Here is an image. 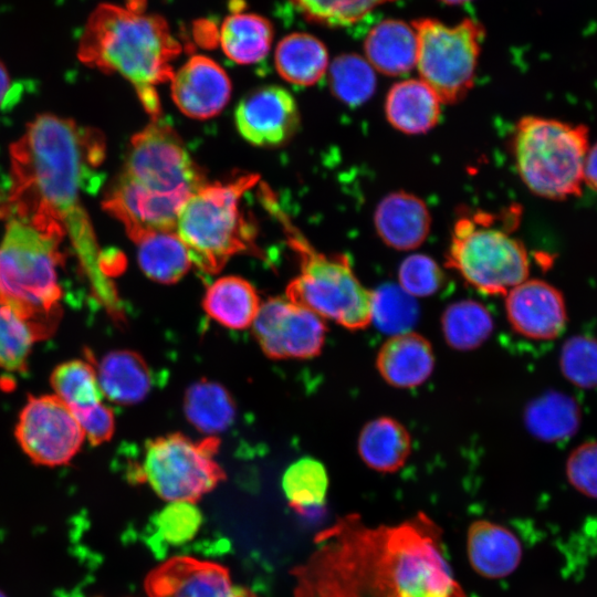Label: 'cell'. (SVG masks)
Instances as JSON below:
<instances>
[{"mask_svg": "<svg viewBox=\"0 0 597 597\" xmlns=\"http://www.w3.org/2000/svg\"><path fill=\"white\" fill-rule=\"evenodd\" d=\"M588 149V128L583 124L528 115L514 129L519 175L533 193L545 199L580 195Z\"/></svg>", "mask_w": 597, "mask_h": 597, "instance_id": "cell-8", "label": "cell"}, {"mask_svg": "<svg viewBox=\"0 0 597 597\" xmlns=\"http://www.w3.org/2000/svg\"><path fill=\"white\" fill-rule=\"evenodd\" d=\"M376 366L389 385L413 388L430 377L434 367V355L427 338L408 332L390 336L381 345Z\"/></svg>", "mask_w": 597, "mask_h": 597, "instance_id": "cell-20", "label": "cell"}, {"mask_svg": "<svg viewBox=\"0 0 597 597\" xmlns=\"http://www.w3.org/2000/svg\"><path fill=\"white\" fill-rule=\"evenodd\" d=\"M584 181L597 191V143L588 149L584 166Z\"/></svg>", "mask_w": 597, "mask_h": 597, "instance_id": "cell-43", "label": "cell"}, {"mask_svg": "<svg viewBox=\"0 0 597 597\" xmlns=\"http://www.w3.org/2000/svg\"><path fill=\"white\" fill-rule=\"evenodd\" d=\"M103 396L119 405L143 401L151 390L153 375L136 352L117 349L107 353L96 368Z\"/></svg>", "mask_w": 597, "mask_h": 597, "instance_id": "cell-23", "label": "cell"}, {"mask_svg": "<svg viewBox=\"0 0 597 597\" xmlns=\"http://www.w3.org/2000/svg\"><path fill=\"white\" fill-rule=\"evenodd\" d=\"M374 223L384 243L407 251L425 242L430 231L431 216L419 197L399 190L380 200L374 213Z\"/></svg>", "mask_w": 597, "mask_h": 597, "instance_id": "cell-18", "label": "cell"}, {"mask_svg": "<svg viewBox=\"0 0 597 597\" xmlns=\"http://www.w3.org/2000/svg\"><path fill=\"white\" fill-rule=\"evenodd\" d=\"M71 410L92 446H98L112 438L115 431V417L109 407L98 402Z\"/></svg>", "mask_w": 597, "mask_h": 597, "instance_id": "cell-42", "label": "cell"}, {"mask_svg": "<svg viewBox=\"0 0 597 597\" xmlns=\"http://www.w3.org/2000/svg\"><path fill=\"white\" fill-rule=\"evenodd\" d=\"M580 420V408L575 398L557 390L540 395L524 410L527 430L545 442L570 439L579 429Z\"/></svg>", "mask_w": 597, "mask_h": 597, "instance_id": "cell-25", "label": "cell"}, {"mask_svg": "<svg viewBox=\"0 0 597 597\" xmlns=\"http://www.w3.org/2000/svg\"><path fill=\"white\" fill-rule=\"evenodd\" d=\"M441 327L450 347L457 350H472L490 337L493 332V320L480 302L462 300L444 310Z\"/></svg>", "mask_w": 597, "mask_h": 597, "instance_id": "cell-32", "label": "cell"}, {"mask_svg": "<svg viewBox=\"0 0 597 597\" xmlns=\"http://www.w3.org/2000/svg\"><path fill=\"white\" fill-rule=\"evenodd\" d=\"M399 286L413 297L436 294L443 284L444 274L438 263L425 254H411L398 270Z\"/></svg>", "mask_w": 597, "mask_h": 597, "instance_id": "cell-40", "label": "cell"}, {"mask_svg": "<svg viewBox=\"0 0 597 597\" xmlns=\"http://www.w3.org/2000/svg\"><path fill=\"white\" fill-rule=\"evenodd\" d=\"M0 597H7V596L0 590Z\"/></svg>", "mask_w": 597, "mask_h": 597, "instance_id": "cell-46", "label": "cell"}, {"mask_svg": "<svg viewBox=\"0 0 597 597\" xmlns=\"http://www.w3.org/2000/svg\"><path fill=\"white\" fill-rule=\"evenodd\" d=\"M34 342L36 339L30 327L0 305V367L9 371H24Z\"/></svg>", "mask_w": 597, "mask_h": 597, "instance_id": "cell-39", "label": "cell"}, {"mask_svg": "<svg viewBox=\"0 0 597 597\" xmlns=\"http://www.w3.org/2000/svg\"><path fill=\"white\" fill-rule=\"evenodd\" d=\"M396 0H292L311 21L328 27L357 23L377 7Z\"/></svg>", "mask_w": 597, "mask_h": 597, "instance_id": "cell-37", "label": "cell"}, {"mask_svg": "<svg viewBox=\"0 0 597 597\" xmlns=\"http://www.w3.org/2000/svg\"><path fill=\"white\" fill-rule=\"evenodd\" d=\"M23 452L36 464L69 463L85 434L71 408L56 395L29 396L15 427Z\"/></svg>", "mask_w": 597, "mask_h": 597, "instance_id": "cell-12", "label": "cell"}, {"mask_svg": "<svg viewBox=\"0 0 597 597\" xmlns=\"http://www.w3.org/2000/svg\"><path fill=\"white\" fill-rule=\"evenodd\" d=\"M180 45L167 23L148 13L142 0L103 3L90 14L80 38L78 59L105 73H117L135 88L151 119L161 116L156 86L170 81Z\"/></svg>", "mask_w": 597, "mask_h": 597, "instance_id": "cell-4", "label": "cell"}, {"mask_svg": "<svg viewBox=\"0 0 597 597\" xmlns=\"http://www.w3.org/2000/svg\"><path fill=\"white\" fill-rule=\"evenodd\" d=\"M467 553L475 573L488 579H500L519 567L523 548L517 536L507 527L488 520H476L468 528Z\"/></svg>", "mask_w": 597, "mask_h": 597, "instance_id": "cell-19", "label": "cell"}, {"mask_svg": "<svg viewBox=\"0 0 597 597\" xmlns=\"http://www.w3.org/2000/svg\"><path fill=\"white\" fill-rule=\"evenodd\" d=\"M357 449L366 465L375 471L392 473L404 467L411 452V438L399 421L379 417L362 429Z\"/></svg>", "mask_w": 597, "mask_h": 597, "instance_id": "cell-24", "label": "cell"}, {"mask_svg": "<svg viewBox=\"0 0 597 597\" xmlns=\"http://www.w3.org/2000/svg\"><path fill=\"white\" fill-rule=\"evenodd\" d=\"M202 515L192 502H169L153 519L150 546L155 553L189 542L198 532Z\"/></svg>", "mask_w": 597, "mask_h": 597, "instance_id": "cell-36", "label": "cell"}, {"mask_svg": "<svg viewBox=\"0 0 597 597\" xmlns=\"http://www.w3.org/2000/svg\"><path fill=\"white\" fill-rule=\"evenodd\" d=\"M171 97L188 117L208 119L219 114L231 96L224 70L205 55L191 56L171 77Z\"/></svg>", "mask_w": 597, "mask_h": 597, "instance_id": "cell-17", "label": "cell"}, {"mask_svg": "<svg viewBox=\"0 0 597 597\" xmlns=\"http://www.w3.org/2000/svg\"><path fill=\"white\" fill-rule=\"evenodd\" d=\"M206 184L176 130L158 117L133 136L124 171L103 207L136 242L153 232L176 230L180 208Z\"/></svg>", "mask_w": 597, "mask_h": 597, "instance_id": "cell-3", "label": "cell"}, {"mask_svg": "<svg viewBox=\"0 0 597 597\" xmlns=\"http://www.w3.org/2000/svg\"><path fill=\"white\" fill-rule=\"evenodd\" d=\"M441 1L447 4H462L471 0H441Z\"/></svg>", "mask_w": 597, "mask_h": 597, "instance_id": "cell-45", "label": "cell"}, {"mask_svg": "<svg viewBox=\"0 0 597 597\" xmlns=\"http://www.w3.org/2000/svg\"><path fill=\"white\" fill-rule=\"evenodd\" d=\"M559 366L564 377L577 387H597V338L574 335L563 344Z\"/></svg>", "mask_w": 597, "mask_h": 597, "instance_id": "cell-38", "label": "cell"}, {"mask_svg": "<svg viewBox=\"0 0 597 597\" xmlns=\"http://www.w3.org/2000/svg\"><path fill=\"white\" fill-rule=\"evenodd\" d=\"M64 237L59 227L10 216L0 242V305L23 321L36 341L49 338L62 317L57 269Z\"/></svg>", "mask_w": 597, "mask_h": 597, "instance_id": "cell-5", "label": "cell"}, {"mask_svg": "<svg viewBox=\"0 0 597 597\" xmlns=\"http://www.w3.org/2000/svg\"><path fill=\"white\" fill-rule=\"evenodd\" d=\"M184 411L188 421L198 431L214 437L234 422L237 407L232 396L222 385L201 379L187 388Z\"/></svg>", "mask_w": 597, "mask_h": 597, "instance_id": "cell-29", "label": "cell"}, {"mask_svg": "<svg viewBox=\"0 0 597 597\" xmlns=\"http://www.w3.org/2000/svg\"><path fill=\"white\" fill-rule=\"evenodd\" d=\"M219 440L208 437L191 440L181 433H169L147 441L142 464L133 479L145 481L168 502L195 503L224 479L216 460Z\"/></svg>", "mask_w": 597, "mask_h": 597, "instance_id": "cell-10", "label": "cell"}, {"mask_svg": "<svg viewBox=\"0 0 597 597\" xmlns=\"http://www.w3.org/2000/svg\"><path fill=\"white\" fill-rule=\"evenodd\" d=\"M235 127L254 146L275 147L293 137L300 126V113L291 93L268 85L247 94L235 107Z\"/></svg>", "mask_w": 597, "mask_h": 597, "instance_id": "cell-14", "label": "cell"}, {"mask_svg": "<svg viewBox=\"0 0 597 597\" xmlns=\"http://www.w3.org/2000/svg\"><path fill=\"white\" fill-rule=\"evenodd\" d=\"M282 489L290 506L304 517H316L325 506L328 475L313 458L293 462L283 473Z\"/></svg>", "mask_w": 597, "mask_h": 597, "instance_id": "cell-31", "label": "cell"}, {"mask_svg": "<svg viewBox=\"0 0 597 597\" xmlns=\"http://www.w3.org/2000/svg\"><path fill=\"white\" fill-rule=\"evenodd\" d=\"M512 328L535 341H551L565 329L567 312L559 290L542 280H526L505 294Z\"/></svg>", "mask_w": 597, "mask_h": 597, "instance_id": "cell-16", "label": "cell"}, {"mask_svg": "<svg viewBox=\"0 0 597 597\" xmlns=\"http://www.w3.org/2000/svg\"><path fill=\"white\" fill-rule=\"evenodd\" d=\"M251 326L261 349L275 359L315 357L326 336L324 318L282 297L262 303Z\"/></svg>", "mask_w": 597, "mask_h": 597, "instance_id": "cell-13", "label": "cell"}, {"mask_svg": "<svg viewBox=\"0 0 597 597\" xmlns=\"http://www.w3.org/2000/svg\"><path fill=\"white\" fill-rule=\"evenodd\" d=\"M328 67L331 90L341 102L358 106L375 93V69L365 57L354 53L342 54Z\"/></svg>", "mask_w": 597, "mask_h": 597, "instance_id": "cell-33", "label": "cell"}, {"mask_svg": "<svg viewBox=\"0 0 597 597\" xmlns=\"http://www.w3.org/2000/svg\"><path fill=\"white\" fill-rule=\"evenodd\" d=\"M135 243L140 269L156 282L176 283L191 266L188 250L176 230L153 232Z\"/></svg>", "mask_w": 597, "mask_h": 597, "instance_id": "cell-30", "label": "cell"}, {"mask_svg": "<svg viewBox=\"0 0 597 597\" xmlns=\"http://www.w3.org/2000/svg\"><path fill=\"white\" fill-rule=\"evenodd\" d=\"M274 62L279 74L298 86L317 83L328 69V52L317 38L295 32L283 38L275 49Z\"/></svg>", "mask_w": 597, "mask_h": 597, "instance_id": "cell-27", "label": "cell"}, {"mask_svg": "<svg viewBox=\"0 0 597 597\" xmlns=\"http://www.w3.org/2000/svg\"><path fill=\"white\" fill-rule=\"evenodd\" d=\"M149 597H256L237 586L223 566L189 556L160 564L145 580Z\"/></svg>", "mask_w": 597, "mask_h": 597, "instance_id": "cell-15", "label": "cell"}, {"mask_svg": "<svg viewBox=\"0 0 597 597\" xmlns=\"http://www.w3.org/2000/svg\"><path fill=\"white\" fill-rule=\"evenodd\" d=\"M412 27L418 39L416 66L420 78L441 103L461 101L474 83L484 28L470 18L452 27L423 18Z\"/></svg>", "mask_w": 597, "mask_h": 597, "instance_id": "cell-11", "label": "cell"}, {"mask_svg": "<svg viewBox=\"0 0 597 597\" xmlns=\"http://www.w3.org/2000/svg\"><path fill=\"white\" fill-rule=\"evenodd\" d=\"M294 568V597H468L446 555L442 530L426 513L371 526L347 514L316 534Z\"/></svg>", "mask_w": 597, "mask_h": 597, "instance_id": "cell-1", "label": "cell"}, {"mask_svg": "<svg viewBox=\"0 0 597 597\" xmlns=\"http://www.w3.org/2000/svg\"><path fill=\"white\" fill-rule=\"evenodd\" d=\"M258 181V175L240 174L227 181L207 182L180 208L176 232L200 271L217 273L233 255L258 251L255 227L240 208L241 198Z\"/></svg>", "mask_w": 597, "mask_h": 597, "instance_id": "cell-7", "label": "cell"}, {"mask_svg": "<svg viewBox=\"0 0 597 597\" xmlns=\"http://www.w3.org/2000/svg\"><path fill=\"white\" fill-rule=\"evenodd\" d=\"M371 322L390 336L408 333L419 317V307L413 296L399 285L387 283L371 291Z\"/></svg>", "mask_w": 597, "mask_h": 597, "instance_id": "cell-34", "label": "cell"}, {"mask_svg": "<svg viewBox=\"0 0 597 597\" xmlns=\"http://www.w3.org/2000/svg\"><path fill=\"white\" fill-rule=\"evenodd\" d=\"M441 101L421 78L404 80L387 93L385 114L389 124L409 135L425 134L440 119Z\"/></svg>", "mask_w": 597, "mask_h": 597, "instance_id": "cell-21", "label": "cell"}, {"mask_svg": "<svg viewBox=\"0 0 597 597\" xmlns=\"http://www.w3.org/2000/svg\"><path fill=\"white\" fill-rule=\"evenodd\" d=\"M104 148L98 132L53 114L38 115L10 147L8 207L1 211L62 228L94 287L111 300L113 286L103 270L104 255L81 200L88 172L104 158Z\"/></svg>", "mask_w": 597, "mask_h": 597, "instance_id": "cell-2", "label": "cell"}, {"mask_svg": "<svg viewBox=\"0 0 597 597\" xmlns=\"http://www.w3.org/2000/svg\"><path fill=\"white\" fill-rule=\"evenodd\" d=\"M11 78L6 65L0 61V105L9 98Z\"/></svg>", "mask_w": 597, "mask_h": 597, "instance_id": "cell-44", "label": "cell"}, {"mask_svg": "<svg viewBox=\"0 0 597 597\" xmlns=\"http://www.w3.org/2000/svg\"><path fill=\"white\" fill-rule=\"evenodd\" d=\"M260 190L301 264L300 274L286 287V298L347 329L366 328L371 322V291L360 283L347 255L318 252L292 224L271 189L262 184Z\"/></svg>", "mask_w": 597, "mask_h": 597, "instance_id": "cell-6", "label": "cell"}, {"mask_svg": "<svg viewBox=\"0 0 597 597\" xmlns=\"http://www.w3.org/2000/svg\"><path fill=\"white\" fill-rule=\"evenodd\" d=\"M51 386L70 408L102 402L103 394L97 373L86 360L73 359L57 365L51 374Z\"/></svg>", "mask_w": 597, "mask_h": 597, "instance_id": "cell-35", "label": "cell"}, {"mask_svg": "<svg viewBox=\"0 0 597 597\" xmlns=\"http://www.w3.org/2000/svg\"><path fill=\"white\" fill-rule=\"evenodd\" d=\"M202 305L217 323L228 328L243 329L252 325L261 304L250 282L228 275L216 280L207 289Z\"/></svg>", "mask_w": 597, "mask_h": 597, "instance_id": "cell-26", "label": "cell"}, {"mask_svg": "<svg viewBox=\"0 0 597 597\" xmlns=\"http://www.w3.org/2000/svg\"><path fill=\"white\" fill-rule=\"evenodd\" d=\"M273 29L263 17L235 11L222 22L219 42L223 53L239 64H253L263 60L272 44Z\"/></svg>", "mask_w": 597, "mask_h": 597, "instance_id": "cell-28", "label": "cell"}, {"mask_svg": "<svg viewBox=\"0 0 597 597\" xmlns=\"http://www.w3.org/2000/svg\"><path fill=\"white\" fill-rule=\"evenodd\" d=\"M513 214L478 210L455 220L446 265L455 270L472 287L505 295L527 280L530 262L524 244L510 234Z\"/></svg>", "mask_w": 597, "mask_h": 597, "instance_id": "cell-9", "label": "cell"}, {"mask_svg": "<svg viewBox=\"0 0 597 597\" xmlns=\"http://www.w3.org/2000/svg\"><path fill=\"white\" fill-rule=\"evenodd\" d=\"M364 50L376 71L388 76L406 74L417 65L416 30L400 20H384L368 32Z\"/></svg>", "mask_w": 597, "mask_h": 597, "instance_id": "cell-22", "label": "cell"}, {"mask_svg": "<svg viewBox=\"0 0 597 597\" xmlns=\"http://www.w3.org/2000/svg\"><path fill=\"white\" fill-rule=\"evenodd\" d=\"M566 475L577 491L597 499V441L582 443L570 452Z\"/></svg>", "mask_w": 597, "mask_h": 597, "instance_id": "cell-41", "label": "cell"}]
</instances>
